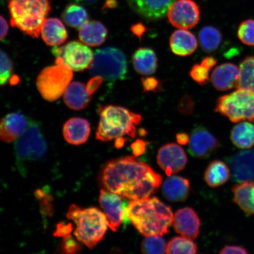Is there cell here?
Returning <instances> with one entry per match:
<instances>
[{
	"instance_id": "cell-18",
	"label": "cell",
	"mask_w": 254,
	"mask_h": 254,
	"mask_svg": "<svg viewBox=\"0 0 254 254\" xmlns=\"http://www.w3.org/2000/svg\"><path fill=\"white\" fill-rule=\"evenodd\" d=\"M240 76V68L234 64H222L212 72L211 81L216 90L226 91L237 88Z\"/></svg>"
},
{
	"instance_id": "cell-32",
	"label": "cell",
	"mask_w": 254,
	"mask_h": 254,
	"mask_svg": "<svg viewBox=\"0 0 254 254\" xmlns=\"http://www.w3.org/2000/svg\"><path fill=\"white\" fill-rule=\"evenodd\" d=\"M240 76L237 88H243L254 94V56H249L240 65Z\"/></svg>"
},
{
	"instance_id": "cell-12",
	"label": "cell",
	"mask_w": 254,
	"mask_h": 254,
	"mask_svg": "<svg viewBox=\"0 0 254 254\" xmlns=\"http://www.w3.org/2000/svg\"><path fill=\"white\" fill-rule=\"evenodd\" d=\"M167 15L168 20L174 27L190 29L198 23L200 9L192 0H177L171 5Z\"/></svg>"
},
{
	"instance_id": "cell-23",
	"label": "cell",
	"mask_w": 254,
	"mask_h": 254,
	"mask_svg": "<svg viewBox=\"0 0 254 254\" xmlns=\"http://www.w3.org/2000/svg\"><path fill=\"white\" fill-rule=\"evenodd\" d=\"M170 45L175 55L186 57L195 52L197 49L198 43L194 35L183 29L175 31L171 35Z\"/></svg>"
},
{
	"instance_id": "cell-37",
	"label": "cell",
	"mask_w": 254,
	"mask_h": 254,
	"mask_svg": "<svg viewBox=\"0 0 254 254\" xmlns=\"http://www.w3.org/2000/svg\"><path fill=\"white\" fill-rule=\"evenodd\" d=\"M209 69L205 67L201 64L193 65L190 72V77L194 80L196 83L201 85H204L207 84L209 80Z\"/></svg>"
},
{
	"instance_id": "cell-44",
	"label": "cell",
	"mask_w": 254,
	"mask_h": 254,
	"mask_svg": "<svg viewBox=\"0 0 254 254\" xmlns=\"http://www.w3.org/2000/svg\"><path fill=\"white\" fill-rule=\"evenodd\" d=\"M147 30V27L141 23L133 24L131 27V33L140 40Z\"/></svg>"
},
{
	"instance_id": "cell-41",
	"label": "cell",
	"mask_w": 254,
	"mask_h": 254,
	"mask_svg": "<svg viewBox=\"0 0 254 254\" xmlns=\"http://www.w3.org/2000/svg\"><path fill=\"white\" fill-rule=\"evenodd\" d=\"M222 254H246L249 253L245 248L240 246H225L220 251Z\"/></svg>"
},
{
	"instance_id": "cell-3",
	"label": "cell",
	"mask_w": 254,
	"mask_h": 254,
	"mask_svg": "<svg viewBox=\"0 0 254 254\" xmlns=\"http://www.w3.org/2000/svg\"><path fill=\"white\" fill-rule=\"evenodd\" d=\"M100 122L96 131L98 140L107 142L125 139L126 136L135 138L136 127L141 122L142 116L125 107L106 106L99 108Z\"/></svg>"
},
{
	"instance_id": "cell-22",
	"label": "cell",
	"mask_w": 254,
	"mask_h": 254,
	"mask_svg": "<svg viewBox=\"0 0 254 254\" xmlns=\"http://www.w3.org/2000/svg\"><path fill=\"white\" fill-rule=\"evenodd\" d=\"M190 190L189 180L171 175L165 181L162 192L168 201L177 202L185 201L188 198Z\"/></svg>"
},
{
	"instance_id": "cell-39",
	"label": "cell",
	"mask_w": 254,
	"mask_h": 254,
	"mask_svg": "<svg viewBox=\"0 0 254 254\" xmlns=\"http://www.w3.org/2000/svg\"><path fill=\"white\" fill-rule=\"evenodd\" d=\"M178 109L183 115L189 116L192 114L194 110V103L192 98L189 95H184L179 101Z\"/></svg>"
},
{
	"instance_id": "cell-7",
	"label": "cell",
	"mask_w": 254,
	"mask_h": 254,
	"mask_svg": "<svg viewBox=\"0 0 254 254\" xmlns=\"http://www.w3.org/2000/svg\"><path fill=\"white\" fill-rule=\"evenodd\" d=\"M215 111L233 123L246 120L254 122V94L245 89L238 88L219 98Z\"/></svg>"
},
{
	"instance_id": "cell-15",
	"label": "cell",
	"mask_w": 254,
	"mask_h": 254,
	"mask_svg": "<svg viewBox=\"0 0 254 254\" xmlns=\"http://www.w3.org/2000/svg\"><path fill=\"white\" fill-rule=\"evenodd\" d=\"M176 0H127L135 13L149 21H158L166 16Z\"/></svg>"
},
{
	"instance_id": "cell-6",
	"label": "cell",
	"mask_w": 254,
	"mask_h": 254,
	"mask_svg": "<svg viewBox=\"0 0 254 254\" xmlns=\"http://www.w3.org/2000/svg\"><path fill=\"white\" fill-rule=\"evenodd\" d=\"M127 68L125 54L115 47H106L95 51L93 61L89 67L91 74L100 76L109 82L125 78Z\"/></svg>"
},
{
	"instance_id": "cell-17",
	"label": "cell",
	"mask_w": 254,
	"mask_h": 254,
	"mask_svg": "<svg viewBox=\"0 0 254 254\" xmlns=\"http://www.w3.org/2000/svg\"><path fill=\"white\" fill-rule=\"evenodd\" d=\"M173 225L175 231L190 240L197 238L200 231V220L192 208L179 209L174 215Z\"/></svg>"
},
{
	"instance_id": "cell-50",
	"label": "cell",
	"mask_w": 254,
	"mask_h": 254,
	"mask_svg": "<svg viewBox=\"0 0 254 254\" xmlns=\"http://www.w3.org/2000/svg\"><path fill=\"white\" fill-rule=\"evenodd\" d=\"M74 1L77 2H83L86 3V4H93V3L97 2L98 0H74Z\"/></svg>"
},
{
	"instance_id": "cell-28",
	"label": "cell",
	"mask_w": 254,
	"mask_h": 254,
	"mask_svg": "<svg viewBox=\"0 0 254 254\" xmlns=\"http://www.w3.org/2000/svg\"><path fill=\"white\" fill-rule=\"evenodd\" d=\"M230 168L224 161L214 160L206 168L204 173V180L211 188L224 185L230 179Z\"/></svg>"
},
{
	"instance_id": "cell-31",
	"label": "cell",
	"mask_w": 254,
	"mask_h": 254,
	"mask_svg": "<svg viewBox=\"0 0 254 254\" xmlns=\"http://www.w3.org/2000/svg\"><path fill=\"white\" fill-rule=\"evenodd\" d=\"M199 41L200 46L205 53H214L221 46L222 34L217 28L206 26L199 31Z\"/></svg>"
},
{
	"instance_id": "cell-21",
	"label": "cell",
	"mask_w": 254,
	"mask_h": 254,
	"mask_svg": "<svg viewBox=\"0 0 254 254\" xmlns=\"http://www.w3.org/2000/svg\"><path fill=\"white\" fill-rule=\"evenodd\" d=\"M63 98L66 106L74 110L85 109L92 99L86 85L79 81H74L69 84L64 93Z\"/></svg>"
},
{
	"instance_id": "cell-34",
	"label": "cell",
	"mask_w": 254,
	"mask_h": 254,
	"mask_svg": "<svg viewBox=\"0 0 254 254\" xmlns=\"http://www.w3.org/2000/svg\"><path fill=\"white\" fill-rule=\"evenodd\" d=\"M167 244L160 236L145 237L141 243L143 254H155L166 253Z\"/></svg>"
},
{
	"instance_id": "cell-9",
	"label": "cell",
	"mask_w": 254,
	"mask_h": 254,
	"mask_svg": "<svg viewBox=\"0 0 254 254\" xmlns=\"http://www.w3.org/2000/svg\"><path fill=\"white\" fill-rule=\"evenodd\" d=\"M14 150L20 169L24 164L42 160L46 156L47 143L39 123L30 122L27 129L15 141Z\"/></svg>"
},
{
	"instance_id": "cell-26",
	"label": "cell",
	"mask_w": 254,
	"mask_h": 254,
	"mask_svg": "<svg viewBox=\"0 0 254 254\" xmlns=\"http://www.w3.org/2000/svg\"><path fill=\"white\" fill-rule=\"evenodd\" d=\"M132 64L135 70L139 74H153L158 66L156 54L150 48H139L132 56Z\"/></svg>"
},
{
	"instance_id": "cell-30",
	"label": "cell",
	"mask_w": 254,
	"mask_h": 254,
	"mask_svg": "<svg viewBox=\"0 0 254 254\" xmlns=\"http://www.w3.org/2000/svg\"><path fill=\"white\" fill-rule=\"evenodd\" d=\"M88 12L80 5L71 3L66 6L62 13L63 20L68 26L80 29L88 20Z\"/></svg>"
},
{
	"instance_id": "cell-27",
	"label": "cell",
	"mask_w": 254,
	"mask_h": 254,
	"mask_svg": "<svg viewBox=\"0 0 254 254\" xmlns=\"http://www.w3.org/2000/svg\"><path fill=\"white\" fill-rule=\"evenodd\" d=\"M107 36L106 27L98 21H87L79 32V40L90 47L101 46L106 41Z\"/></svg>"
},
{
	"instance_id": "cell-1",
	"label": "cell",
	"mask_w": 254,
	"mask_h": 254,
	"mask_svg": "<svg viewBox=\"0 0 254 254\" xmlns=\"http://www.w3.org/2000/svg\"><path fill=\"white\" fill-rule=\"evenodd\" d=\"M99 180L104 190L136 200L153 194L160 188L163 178L139 159L127 156L105 164Z\"/></svg>"
},
{
	"instance_id": "cell-43",
	"label": "cell",
	"mask_w": 254,
	"mask_h": 254,
	"mask_svg": "<svg viewBox=\"0 0 254 254\" xmlns=\"http://www.w3.org/2000/svg\"><path fill=\"white\" fill-rule=\"evenodd\" d=\"M72 231V227L71 224H65L60 223L57 226V230L55 234L57 237H66Z\"/></svg>"
},
{
	"instance_id": "cell-29",
	"label": "cell",
	"mask_w": 254,
	"mask_h": 254,
	"mask_svg": "<svg viewBox=\"0 0 254 254\" xmlns=\"http://www.w3.org/2000/svg\"><path fill=\"white\" fill-rule=\"evenodd\" d=\"M231 142L240 149H250L254 146V125L248 122H241L235 126L231 131Z\"/></svg>"
},
{
	"instance_id": "cell-5",
	"label": "cell",
	"mask_w": 254,
	"mask_h": 254,
	"mask_svg": "<svg viewBox=\"0 0 254 254\" xmlns=\"http://www.w3.org/2000/svg\"><path fill=\"white\" fill-rule=\"evenodd\" d=\"M12 27L38 38L51 10L49 0H8Z\"/></svg>"
},
{
	"instance_id": "cell-36",
	"label": "cell",
	"mask_w": 254,
	"mask_h": 254,
	"mask_svg": "<svg viewBox=\"0 0 254 254\" xmlns=\"http://www.w3.org/2000/svg\"><path fill=\"white\" fill-rule=\"evenodd\" d=\"M238 37L246 45L254 46V20L249 19L240 24L238 29Z\"/></svg>"
},
{
	"instance_id": "cell-24",
	"label": "cell",
	"mask_w": 254,
	"mask_h": 254,
	"mask_svg": "<svg viewBox=\"0 0 254 254\" xmlns=\"http://www.w3.org/2000/svg\"><path fill=\"white\" fill-rule=\"evenodd\" d=\"M41 34L47 45H61L67 39L68 33L62 21L57 18H46L41 27Z\"/></svg>"
},
{
	"instance_id": "cell-49",
	"label": "cell",
	"mask_w": 254,
	"mask_h": 254,
	"mask_svg": "<svg viewBox=\"0 0 254 254\" xmlns=\"http://www.w3.org/2000/svg\"><path fill=\"white\" fill-rule=\"evenodd\" d=\"M117 4H118V2H117V0H107L106 3H105L103 8H114L117 7Z\"/></svg>"
},
{
	"instance_id": "cell-14",
	"label": "cell",
	"mask_w": 254,
	"mask_h": 254,
	"mask_svg": "<svg viewBox=\"0 0 254 254\" xmlns=\"http://www.w3.org/2000/svg\"><path fill=\"white\" fill-rule=\"evenodd\" d=\"M157 161L159 167L170 176L183 170L187 166L188 158L181 146L170 143L159 149Z\"/></svg>"
},
{
	"instance_id": "cell-4",
	"label": "cell",
	"mask_w": 254,
	"mask_h": 254,
	"mask_svg": "<svg viewBox=\"0 0 254 254\" xmlns=\"http://www.w3.org/2000/svg\"><path fill=\"white\" fill-rule=\"evenodd\" d=\"M66 218L74 222V236L79 243L93 249L102 241L107 231L106 215L95 207L82 208L72 204L68 209Z\"/></svg>"
},
{
	"instance_id": "cell-19",
	"label": "cell",
	"mask_w": 254,
	"mask_h": 254,
	"mask_svg": "<svg viewBox=\"0 0 254 254\" xmlns=\"http://www.w3.org/2000/svg\"><path fill=\"white\" fill-rule=\"evenodd\" d=\"M229 163L235 181L254 182V150L239 152L230 158Z\"/></svg>"
},
{
	"instance_id": "cell-10",
	"label": "cell",
	"mask_w": 254,
	"mask_h": 254,
	"mask_svg": "<svg viewBox=\"0 0 254 254\" xmlns=\"http://www.w3.org/2000/svg\"><path fill=\"white\" fill-rule=\"evenodd\" d=\"M52 53L56 63L63 64L72 71H82L89 68L94 59V54L86 44L72 41L61 47L55 46Z\"/></svg>"
},
{
	"instance_id": "cell-47",
	"label": "cell",
	"mask_w": 254,
	"mask_h": 254,
	"mask_svg": "<svg viewBox=\"0 0 254 254\" xmlns=\"http://www.w3.org/2000/svg\"><path fill=\"white\" fill-rule=\"evenodd\" d=\"M217 60L214 58L213 57L209 56L206 57L203 59L201 64L204 66L205 67L207 68L209 70H211V69L217 64Z\"/></svg>"
},
{
	"instance_id": "cell-48",
	"label": "cell",
	"mask_w": 254,
	"mask_h": 254,
	"mask_svg": "<svg viewBox=\"0 0 254 254\" xmlns=\"http://www.w3.org/2000/svg\"><path fill=\"white\" fill-rule=\"evenodd\" d=\"M177 141L180 145H187L189 142V136L185 132L178 133L176 136Z\"/></svg>"
},
{
	"instance_id": "cell-11",
	"label": "cell",
	"mask_w": 254,
	"mask_h": 254,
	"mask_svg": "<svg viewBox=\"0 0 254 254\" xmlns=\"http://www.w3.org/2000/svg\"><path fill=\"white\" fill-rule=\"evenodd\" d=\"M99 202L106 216L108 225L116 232L124 221H127V208L128 204L124 202L123 196L106 190H100Z\"/></svg>"
},
{
	"instance_id": "cell-42",
	"label": "cell",
	"mask_w": 254,
	"mask_h": 254,
	"mask_svg": "<svg viewBox=\"0 0 254 254\" xmlns=\"http://www.w3.org/2000/svg\"><path fill=\"white\" fill-rule=\"evenodd\" d=\"M104 80L103 77L100 76H95L94 77L92 78L90 81L88 82L87 87L89 93L91 95L96 91L100 85L102 84Z\"/></svg>"
},
{
	"instance_id": "cell-20",
	"label": "cell",
	"mask_w": 254,
	"mask_h": 254,
	"mask_svg": "<svg viewBox=\"0 0 254 254\" xmlns=\"http://www.w3.org/2000/svg\"><path fill=\"white\" fill-rule=\"evenodd\" d=\"M63 131L64 137L69 144L79 145L87 141L91 134V126L87 120L74 117L66 121Z\"/></svg>"
},
{
	"instance_id": "cell-40",
	"label": "cell",
	"mask_w": 254,
	"mask_h": 254,
	"mask_svg": "<svg viewBox=\"0 0 254 254\" xmlns=\"http://www.w3.org/2000/svg\"><path fill=\"white\" fill-rule=\"evenodd\" d=\"M62 249L63 252L66 254H72L77 253L80 250V246L76 242L74 238H72L70 235L65 237L62 244Z\"/></svg>"
},
{
	"instance_id": "cell-25",
	"label": "cell",
	"mask_w": 254,
	"mask_h": 254,
	"mask_svg": "<svg viewBox=\"0 0 254 254\" xmlns=\"http://www.w3.org/2000/svg\"><path fill=\"white\" fill-rule=\"evenodd\" d=\"M232 192L233 201L246 214L254 215V182H240L233 187Z\"/></svg>"
},
{
	"instance_id": "cell-16",
	"label": "cell",
	"mask_w": 254,
	"mask_h": 254,
	"mask_svg": "<svg viewBox=\"0 0 254 254\" xmlns=\"http://www.w3.org/2000/svg\"><path fill=\"white\" fill-rule=\"evenodd\" d=\"M30 121L19 112L9 113L0 120V140L5 143L14 142L23 134Z\"/></svg>"
},
{
	"instance_id": "cell-35",
	"label": "cell",
	"mask_w": 254,
	"mask_h": 254,
	"mask_svg": "<svg viewBox=\"0 0 254 254\" xmlns=\"http://www.w3.org/2000/svg\"><path fill=\"white\" fill-rule=\"evenodd\" d=\"M14 65L12 60L4 51L0 49V87L13 81Z\"/></svg>"
},
{
	"instance_id": "cell-8",
	"label": "cell",
	"mask_w": 254,
	"mask_h": 254,
	"mask_svg": "<svg viewBox=\"0 0 254 254\" xmlns=\"http://www.w3.org/2000/svg\"><path fill=\"white\" fill-rule=\"evenodd\" d=\"M73 77L72 70L63 64L44 68L37 78L36 85L44 100L56 101L64 93Z\"/></svg>"
},
{
	"instance_id": "cell-46",
	"label": "cell",
	"mask_w": 254,
	"mask_h": 254,
	"mask_svg": "<svg viewBox=\"0 0 254 254\" xmlns=\"http://www.w3.org/2000/svg\"><path fill=\"white\" fill-rule=\"evenodd\" d=\"M8 31V25L5 18L0 15V40L4 39L7 36Z\"/></svg>"
},
{
	"instance_id": "cell-38",
	"label": "cell",
	"mask_w": 254,
	"mask_h": 254,
	"mask_svg": "<svg viewBox=\"0 0 254 254\" xmlns=\"http://www.w3.org/2000/svg\"><path fill=\"white\" fill-rule=\"evenodd\" d=\"M141 83L144 92H157L162 88L161 82L153 76L142 78Z\"/></svg>"
},
{
	"instance_id": "cell-45",
	"label": "cell",
	"mask_w": 254,
	"mask_h": 254,
	"mask_svg": "<svg viewBox=\"0 0 254 254\" xmlns=\"http://www.w3.org/2000/svg\"><path fill=\"white\" fill-rule=\"evenodd\" d=\"M131 148L133 150L134 154L136 155H140L143 153V152L145 150V143L142 140L136 141L134 143H133L131 145Z\"/></svg>"
},
{
	"instance_id": "cell-33",
	"label": "cell",
	"mask_w": 254,
	"mask_h": 254,
	"mask_svg": "<svg viewBox=\"0 0 254 254\" xmlns=\"http://www.w3.org/2000/svg\"><path fill=\"white\" fill-rule=\"evenodd\" d=\"M198 248L192 240L177 237L167 244L166 254H195Z\"/></svg>"
},
{
	"instance_id": "cell-2",
	"label": "cell",
	"mask_w": 254,
	"mask_h": 254,
	"mask_svg": "<svg viewBox=\"0 0 254 254\" xmlns=\"http://www.w3.org/2000/svg\"><path fill=\"white\" fill-rule=\"evenodd\" d=\"M127 212L129 221L145 237L163 236L173 224L171 208L155 196L132 200Z\"/></svg>"
},
{
	"instance_id": "cell-13",
	"label": "cell",
	"mask_w": 254,
	"mask_h": 254,
	"mask_svg": "<svg viewBox=\"0 0 254 254\" xmlns=\"http://www.w3.org/2000/svg\"><path fill=\"white\" fill-rule=\"evenodd\" d=\"M220 142L202 126L196 127L190 134L188 151L192 157L205 159L211 156L220 147Z\"/></svg>"
}]
</instances>
